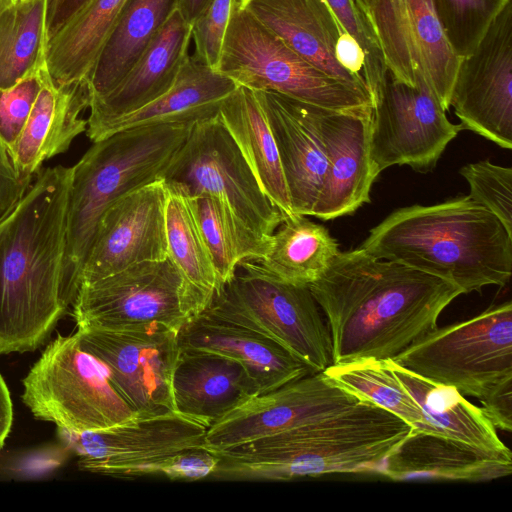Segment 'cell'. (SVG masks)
Instances as JSON below:
<instances>
[{
	"label": "cell",
	"instance_id": "3957f363",
	"mask_svg": "<svg viewBox=\"0 0 512 512\" xmlns=\"http://www.w3.org/2000/svg\"><path fill=\"white\" fill-rule=\"evenodd\" d=\"M457 285L463 293L505 286L512 274V235L469 195L399 208L360 246Z\"/></svg>",
	"mask_w": 512,
	"mask_h": 512
},
{
	"label": "cell",
	"instance_id": "7c38bea8",
	"mask_svg": "<svg viewBox=\"0 0 512 512\" xmlns=\"http://www.w3.org/2000/svg\"><path fill=\"white\" fill-rule=\"evenodd\" d=\"M370 99V154L379 172L394 165H408L420 172L433 169L462 130L460 124L449 121L447 111L419 72L415 84L408 85L387 70L385 81Z\"/></svg>",
	"mask_w": 512,
	"mask_h": 512
},
{
	"label": "cell",
	"instance_id": "e575fe53",
	"mask_svg": "<svg viewBox=\"0 0 512 512\" xmlns=\"http://www.w3.org/2000/svg\"><path fill=\"white\" fill-rule=\"evenodd\" d=\"M165 225L168 257L185 280L211 303L221 285L185 195L168 190Z\"/></svg>",
	"mask_w": 512,
	"mask_h": 512
},
{
	"label": "cell",
	"instance_id": "9a60e30c",
	"mask_svg": "<svg viewBox=\"0 0 512 512\" xmlns=\"http://www.w3.org/2000/svg\"><path fill=\"white\" fill-rule=\"evenodd\" d=\"M449 107L462 129L512 149V0L497 14L476 48L460 58Z\"/></svg>",
	"mask_w": 512,
	"mask_h": 512
},
{
	"label": "cell",
	"instance_id": "c3c4849f",
	"mask_svg": "<svg viewBox=\"0 0 512 512\" xmlns=\"http://www.w3.org/2000/svg\"><path fill=\"white\" fill-rule=\"evenodd\" d=\"M29 0H0V9Z\"/></svg>",
	"mask_w": 512,
	"mask_h": 512
},
{
	"label": "cell",
	"instance_id": "1f68e13d",
	"mask_svg": "<svg viewBox=\"0 0 512 512\" xmlns=\"http://www.w3.org/2000/svg\"><path fill=\"white\" fill-rule=\"evenodd\" d=\"M339 251L337 241L323 225L292 213L283 217L269 238L265 254L256 261L287 283L309 286Z\"/></svg>",
	"mask_w": 512,
	"mask_h": 512
},
{
	"label": "cell",
	"instance_id": "7402d4cb",
	"mask_svg": "<svg viewBox=\"0 0 512 512\" xmlns=\"http://www.w3.org/2000/svg\"><path fill=\"white\" fill-rule=\"evenodd\" d=\"M181 350L221 355L239 362L254 380L258 394L275 390L313 372L271 339L205 312L178 334Z\"/></svg>",
	"mask_w": 512,
	"mask_h": 512
},
{
	"label": "cell",
	"instance_id": "ab89813d",
	"mask_svg": "<svg viewBox=\"0 0 512 512\" xmlns=\"http://www.w3.org/2000/svg\"><path fill=\"white\" fill-rule=\"evenodd\" d=\"M35 71L14 86L0 89V140L10 151L20 137L43 83V72Z\"/></svg>",
	"mask_w": 512,
	"mask_h": 512
},
{
	"label": "cell",
	"instance_id": "4316f807",
	"mask_svg": "<svg viewBox=\"0 0 512 512\" xmlns=\"http://www.w3.org/2000/svg\"><path fill=\"white\" fill-rule=\"evenodd\" d=\"M239 85L229 77L189 56L172 87L142 108L112 122L101 139L134 127L196 123L218 115L223 100ZM100 139V140H101Z\"/></svg>",
	"mask_w": 512,
	"mask_h": 512
},
{
	"label": "cell",
	"instance_id": "30bf717a",
	"mask_svg": "<svg viewBox=\"0 0 512 512\" xmlns=\"http://www.w3.org/2000/svg\"><path fill=\"white\" fill-rule=\"evenodd\" d=\"M209 305L168 257L82 283L72 303V315L77 328L159 323L179 332Z\"/></svg>",
	"mask_w": 512,
	"mask_h": 512
},
{
	"label": "cell",
	"instance_id": "74e56055",
	"mask_svg": "<svg viewBox=\"0 0 512 512\" xmlns=\"http://www.w3.org/2000/svg\"><path fill=\"white\" fill-rule=\"evenodd\" d=\"M459 173L469 185V197L495 215L512 235V169L481 160Z\"/></svg>",
	"mask_w": 512,
	"mask_h": 512
},
{
	"label": "cell",
	"instance_id": "7dc6e473",
	"mask_svg": "<svg viewBox=\"0 0 512 512\" xmlns=\"http://www.w3.org/2000/svg\"><path fill=\"white\" fill-rule=\"evenodd\" d=\"M213 0H179L177 10L192 25Z\"/></svg>",
	"mask_w": 512,
	"mask_h": 512
},
{
	"label": "cell",
	"instance_id": "4fadbf2b",
	"mask_svg": "<svg viewBox=\"0 0 512 512\" xmlns=\"http://www.w3.org/2000/svg\"><path fill=\"white\" fill-rule=\"evenodd\" d=\"M80 346L104 367L134 413L175 411L173 373L181 353L179 332L159 323L116 329L77 328Z\"/></svg>",
	"mask_w": 512,
	"mask_h": 512
},
{
	"label": "cell",
	"instance_id": "b9f144b4",
	"mask_svg": "<svg viewBox=\"0 0 512 512\" xmlns=\"http://www.w3.org/2000/svg\"><path fill=\"white\" fill-rule=\"evenodd\" d=\"M219 458L206 448L183 450L139 468L133 478L164 476L170 480L195 481L208 478Z\"/></svg>",
	"mask_w": 512,
	"mask_h": 512
},
{
	"label": "cell",
	"instance_id": "f35d334b",
	"mask_svg": "<svg viewBox=\"0 0 512 512\" xmlns=\"http://www.w3.org/2000/svg\"><path fill=\"white\" fill-rule=\"evenodd\" d=\"M340 25L354 37L361 46L365 64L363 76L371 95L385 81L387 68L368 15L356 0H325Z\"/></svg>",
	"mask_w": 512,
	"mask_h": 512
},
{
	"label": "cell",
	"instance_id": "ac0fdd59",
	"mask_svg": "<svg viewBox=\"0 0 512 512\" xmlns=\"http://www.w3.org/2000/svg\"><path fill=\"white\" fill-rule=\"evenodd\" d=\"M167 196V187L159 178L125 194L104 211L85 257L79 286L137 263L168 258Z\"/></svg>",
	"mask_w": 512,
	"mask_h": 512
},
{
	"label": "cell",
	"instance_id": "5b68a950",
	"mask_svg": "<svg viewBox=\"0 0 512 512\" xmlns=\"http://www.w3.org/2000/svg\"><path fill=\"white\" fill-rule=\"evenodd\" d=\"M194 123H166L120 130L93 142L71 167L66 215L62 298L72 305L97 223L125 194L159 179Z\"/></svg>",
	"mask_w": 512,
	"mask_h": 512
},
{
	"label": "cell",
	"instance_id": "44dd1931",
	"mask_svg": "<svg viewBox=\"0 0 512 512\" xmlns=\"http://www.w3.org/2000/svg\"><path fill=\"white\" fill-rule=\"evenodd\" d=\"M256 93L277 145L292 211L312 216L328 165L314 105L272 91Z\"/></svg>",
	"mask_w": 512,
	"mask_h": 512
},
{
	"label": "cell",
	"instance_id": "ffe728a7",
	"mask_svg": "<svg viewBox=\"0 0 512 512\" xmlns=\"http://www.w3.org/2000/svg\"><path fill=\"white\" fill-rule=\"evenodd\" d=\"M192 25L176 10L152 39L122 81L105 96L90 101L86 133L101 139L115 120L166 93L189 55Z\"/></svg>",
	"mask_w": 512,
	"mask_h": 512
},
{
	"label": "cell",
	"instance_id": "5bb4252c",
	"mask_svg": "<svg viewBox=\"0 0 512 512\" xmlns=\"http://www.w3.org/2000/svg\"><path fill=\"white\" fill-rule=\"evenodd\" d=\"M207 427L176 411L134 415L107 429L70 432L57 428L59 440L87 472L133 478L149 463L183 450L205 448Z\"/></svg>",
	"mask_w": 512,
	"mask_h": 512
},
{
	"label": "cell",
	"instance_id": "83f0119b",
	"mask_svg": "<svg viewBox=\"0 0 512 512\" xmlns=\"http://www.w3.org/2000/svg\"><path fill=\"white\" fill-rule=\"evenodd\" d=\"M384 361L419 405L430 434L491 453L510 451L482 409L467 401L456 388L424 378L392 359Z\"/></svg>",
	"mask_w": 512,
	"mask_h": 512
},
{
	"label": "cell",
	"instance_id": "277c9868",
	"mask_svg": "<svg viewBox=\"0 0 512 512\" xmlns=\"http://www.w3.org/2000/svg\"><path fill=\"white\" fill-rule=\"evenodd\" d=\"M413 427L368 400L334 416L216 451L208 479L288 481L333 473L380 474Z\"/></svg>",
	"mask_w": 512,
	"mask_h": 512
},
{
	"label": "cell",
	"instance_id": "d6a6232c",
	"mask_svg": "<svg viewBox=\"0 0 512 512\" xmlns=\"http://www.w3.org/2000/svg\"><path fill=\"white\" fill-rule=\"evenodd\" d=\"M187 198L222 289L241 262L263 257L270 237L254 232L215 196L202 194Z\"/></svg>",
	"mask_w": 512,
	"mask_h": 512
},
{
	"label": "cell",
	"instance_id": "836d02e7",
	"mask_svg": "<svg viewBox=\"0 0 512 512\" xmlns=\"http://www.w3.org/2000/svg\"><path fill=\"white\" fill-rule=\"evenodd\" d=\"M48 0L0 9V89L46 67Z\"/></svg>",
	"mask_w": 512,
	"mask_h": 512
},
{
	"label": "cell",
	"instance_id": "bcb514c9",
	"mask_svg": "<svg viewBox=\"0 0 512 512\" xmlns=\"http://www.w3.org/2000/svg\"><path fill=\"white\" fill-rule=\"evenodd\" d=\"M13 405L8 386L0 373V450L12 427Z\"/></svg>",
	"mask_w": 512,
	"mask_h": 512
},
{
	"label": "cell",
	"instance_id": "4dcf8cb0",
	"mask_svg": "<svg viewBox=\"0 0 512 512\" xmlns=\"http://www.w3.org/2000/svg\"><path fill=\"white\" fill-rule=\"evenodd\" d=\"M125 0H88L48 38L46 67L58 86L87 79Z\"/></svg>",
	"mask_w": 512,
	"mask_h": 512
},
{
	"label": "cell",
	"instance_id": "ba28073f",
	"mask_svg": "<svg viewBox=\"0 0 512 512\" xmlns=\"http://www.w3.org/2000/svg\"><path fill=\"white\" fill-rule=\"evenodd\" d=\"M22 401L36 419L76 433L107 429L134 415L76 332L46 346L23 380Z\"/></svg>",
	"mask_w": 512,
	"mask_h": 512
},
{
	"label": "cell",
	"instance_id": "d4e9b609",
	"mask_svg": "<svg viewBox=\"0 0 512 512\" xmlns=\"http://www.w3.org/2000/svg\"><path fill=\"white\" fill-rule=\"evenodd\" d=\"M512 454L491 453L463 442L413 429L386 459L380 475L394 481L484 482L509 476Z\"/></svg>",
	"mask_w": 512,
	"mask_h": 512
},
{
	"label": "cell",
	"instance_id": "6da1fadb",
	"mask_svg": "<svg viewBox=\"0 0 512 512\" xmlns=\"http://www.w3.org/2000/svg\"><path fill=\"white\" fill-rule=\"evenodd\" d=\"M308 287L329 328L332 364L394 358L434 330L463 294L448 280L361 247L339 251Z\"/></svg>",
	"mask_w": 512,
	"mask_h": 512
},
{
	"label": "cell",
	"instance_id": "e0dca14e",
	"mask_svg": "<svg viewBox=\"0 0 512 512\" xmlns=\"http://www.w3.org/2000/svg\"><path fill=\"white\" fill-rule=\"evenodd\" d=\"M368 17L390 75L414 85L419 72L448 111L460 58L443 34L433 0H373Z\"/></svg>",
	"mask_w": 512,
	"mask_h": 512
},
{
	"label": "cell",
	"instance_id": "603a6c76",
	"mask_svg": "<svg viewBox=\"0 0 512 512\" xmlns=\"http://www.w3.org/2000/svg\"><path fill=\"white\" fill-rule=\"evenodd\" d=\"M87 80L58 86L47 68L43 83L26 125L9 151L19 179L32 184L44 161L68 150L73 140L87 129L82 112L89 108Z\"/></svg>",
	"mask_w": 512,
	"mask_h": 512
},
{
	"label": "cell",
	"instance_id": "f546056e",
	"mask_svg": "<svg viewBox=\"0 0 512 512\" xmlns=\"http://www.w3.org/2000/svg\"><path fill=\"white\" fill-rule=\"evenodd\" d=\"M218 114L263 192L284 216L292 214L277 145L256 91L238 86L223 100Z\"/></svg>",
	"mask_w": 512,
	"mask_h": 512
},
{
	"label": "cell",
	"instance_id": "d6986e66",
	"mask_svg": "<svg viewBox=\"0 0 512 512\" xmlns=\"http://www.w3.org/2000/svg\"><path fill=\"white\" fill-rule=\"evenodd\" d=\"M314 111L328 165L312 216L332 220L369 203L380 174L370 154L372 107Z\"/></svg>",
	"mask_w": 512,
	"mask_h": 512
},
{
	"label": "cell",
	"instance_id": "7bdbcfd3",
	"mask_svg": "<svg viewBox=\"0 0 512 512\" xmlns=\"http://www.w3.org/2000/svg\"><path fill=\"white\" fill-rule=\"evenodd\" d=\"M482 411L495 428L512 430V377L495 385L479 399Z\"/></svg>",
	"mask_w": 512,
	"mask_h": 512
},
{
	"label": "cell",
	"instance_id": "9c48e42d",
	"mask_svg": "<svg viewBox=\"0 0 512 512\" xmlns=\"http://www.w3.org/2000/svg\"><path fill=\"white\" fill-rule=\"evenodd\" d=\"M392 360L481 399L512 377V303L495 304L468 320L436 327Z\"/></svg>",
	"mask_w": 512,
	"mask_h": 512
},
{
	"label": "cell",
	"instance_id": "8992f818",
	"mask_svg": "<svg viewBox=\"0 0 512 512\" xmlns=\"http://www.w3.org/2000/svg\"><path fill=\"white\" fill-rule=\"evenodd\" d=\"M238 268L203 312L271 339L313 372L330 366L329 328L309 287L281 280L256 260Z\"/></svg>",
	"mask_w": 512,
	"mask_h": 512
},
{
	"label": "cell",
	"instance_id": "484cf974",
	"mask_svg": "<svg viewBox=\"0 0 512 512\" xmlns=\"http://www.w3.org/2000/svg\"><path fill=\"white\" fill-rule=\"evenodd\" d=\"M254 395H258V388L239 362L181 350L172 378L176 412L208 428Z\"/></svg>",
	"mask_w": 512,
	"mask_h": 512
},
{
	"label": "cell",
	"instance_id": "2e32d148",
	"mask_svg": "<svg viewBox=\"0 0 512 512\" xmlns=\"http://www.w3.org/2000/svg\"><path fill=\"white\" fill-rule=\"evenodd\" d=\"M362 398L323 371L254 395L208 427L205 448L216 452L291 430L350 409Z\"/></svg>",
	"mask_w": 512,
	"mask_h": 512
},
{
	"label": "cell",
	"instance_id": "8d00e7d4",
	"mask_svg": "<svg viewBox=\"0 0 512 512\" xmlns=\"http://www.w3.org/2000/svg\"><path fill=\"white\" fill-rule=\"evenodd\" d=\"M509 0H433L443 34L459 57L469 55Z\"/></svg>",
	"mask_w": 512,
	"mask_h": 512
},
{
	"label": "cell",
	"instance_id": "60d3db41",
	"mask_svg": "<svg viewBox=\"0 0 512 512\" xmlns=\"http://www.w3.org/2000/svg\"><path fill=\"white\" fill-rule=\"evenodd\" d=\"M237 0H213L192 24L193 57L216 69L228 27Z\"/></svg>",
	"mask_w": 512,
	"mask_h": 512
},
{
	"label": "cell",
	"instance_id": "d590c367",
	"mask_svg": "<svg viewBox=\"0 0 512 512\" xmlns=\"http://www.w3.org/2000/svg\"><path fill=\"white\" fill-rule=\"evenodd\" d=\"M335 383L393 413L415 431L429 433L424 415L384 360L364 359L331 364L324 371Z\"/></svg>",
	"mask_w": 512,
	"mask_h": 512
},
{
	"label": "cell",
	"instance_id": "ee69618b",
	"mask_svg": "<svg viewBox=\"0 0 512 512\" xmlns=\"http://www.w3.org/2000/svg\"><path fill=\"white\" fill-rule=\"evenodd\" d=\"M29 187L19 179L10 152L0 140V219L15 208Z\"/></svg>",
	"mask_w": 512,
	"mask_h": 512
},
{
	"label": "cell",
	"instance_id": "681fc988",
	"mask_svg": "<svg viewBox=\"0 0 512 512\" xmlns=\"http://www.w3.org/2000/svg\"><path fill=\"white\" fill-rule=\"evenodd\" d=\"M360 7L363 9V11L368 15V11L370 9V6L373 2V0H356Z\"/></svg>",
	"mask_w": 512,
	"mask_h": 512
},
{
	"label": "cell",
	"instance_id": "7a4b0ae2",
	"mask_svg": "<svg viewBox=\"0 0 512 512\" xmlns=\"http://www.w3.org/2000/svg\"><path fill=\"white\" fill-rule=\"evenodd\" d=\"M71 167L38 173L0 232V354L28 352L50 335L62 298Z\"/></svg>",
	"mask_w": 512,
	"mask_h": 512
},
{
	"label": "cell",
	"instance_id": "f907efd6",
	"mask_svg": "<svg viewBox=\"0 0 512 512\" xmlns=\"http://www.w3.org/2000/svg\"><path fill=\"white\" fill-rule=\"evenodd\" d=\"M10 213H8L5 217H3L2 219H0V232L1 230L3 229L7 219H8V216H9Z\"/></svg>",
	"mask_w": 512,
	"mask_h": 512
},
{
	"label": "cell",
	"instance_id": "f1b7e54d",
	"mask_svg": "<svg viewBox=\"0 0 512 512\" xmlns=\"http://www.w3.org/2000/svg\"><path fill=\"white\" fill-rule=\"evenodd\" d=\"M179 0H125L87 77L90 101L113 90L177 10Z\"/></svg>",
	"mask_w": 512,
	"mask_h": 512
},
{
	"label": "cell",
	"instance_id": "cb8c5ba5",
	"mask_svg": "<svg viewBox=\"0 0 512 512\" xmlns=\"http://www.w3.org/2000/svg\"><path fill=\"white\" fill-rule=\"evenodd\" d=\"M238 4L312 65L368 91L365 79L344 69L336 59L337 40L346 30L325 0H238Z\"/></svg>",
	"mask_w": 512,
	"mask_h": 512
},
{
	"label": "cell",
	"instance_id": "f6af8a7d",
	"mask_svg": "<svg viewBox=\"0 0 512 512\" xmlns=\"http://www.w3.org/2000/svg\"><path fill=\"white\" fill-rule=\"evenodd\" d=\"M88 0H48L47 27L49 36Z\"/></svg>",
	"mask_w": 512,
	"mask_h": 512
},
{
	"label": "cell",
	"instance_id": "52a82bcc",
	"mask_svg": "<svg viewBox=\"0 0 512 512\" xmlns=\"http://www.w3.org/2000/svg\"><path fill=\"white\" fill-rule=\"evenodd\" d=\"M216 70L239 86L276 92L325 109L372 107L368 91L312 65L242 8L238 0Z\"/></svg>",
	"mask_w": 512,
	"mask_h": 512
},
{
	"label": "cell",
	"instance_id": "8fae6325",
	"mask_svg": "<svg viewBox=\"0 0 512 512\" xmlns=\"http://www.w3.org/2000/svg\"><path fill=\"white\" fill-rule=\"evenodd\" d=\"M169 191L222 200L249 228L269 238L283 213L263 192L219 114L198 121L160 176Z\"/></svg>",
	"mask_w": 512,
	"mask_h": 512
}]
</instances>
